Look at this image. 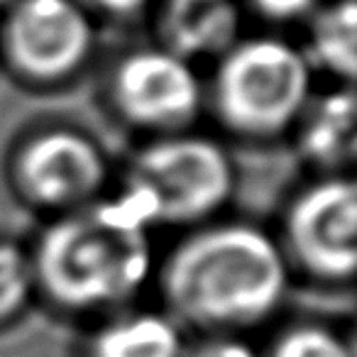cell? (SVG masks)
<instances>
[{"instance_id":"5bb4252c","label":"cell","mask_w":357,"mask_h":357,"mask_svg":"<svg viewBox=\"0 0 357 357\" xmlns=\"http://www.w3.org/2000/svg\"><path fill=\"white\" fill-rule=\"evenodd\" d=\"M267 357H352V350L331 328L318 323H296L279 333Z\"/></svg>"},{"instance_id":"30bf717a","label":"cell","mask_w":357,"mask_h":357,"mask_svg":"<svg viewBox=\"0 0 357 357\" xmlns=\"http://www.w3.org/2000/svg\"><path fill=\"white\" fill-rule=\"evenodd\" d=\"M240 17L233 0H164V50L186 61L225 54L235 45Z\"/></svg>"},{"instance_id":"2e32d148","label":"cell","mask_w":357,"mask_h":357,"mask_svg":"<svg viewBox=\"0 0 357 357\" xmlns=\"http://www.w3.org/2000/svg\"><path fill=\"white\" fill-rule=\"evenodd\" d=\"M252 6L262 15L272 17V20L289 22L313 13V8L318 6V0H252Z\"/></svg>"},{"instance_id":"277c9868","label":"cell","mask_w":357,"mask_h":357,"mask_svg":"<svg viewBox=\"0 0 357 357\" xmlns=\"http://www.w3.org/2000/svg\"><path fill=\"white\" fill-rule=\"evenodd\" d=\"M313 98L306 52L277 37L235 42L213 81V105L230 132L272 139L294 130Z\"/></svg>"},{"instance_id":"ac0fdd59","label":"cell","mask_w":357,"mask_h":357,"mask_svg":"<svg viewBox=\"0 0 357 357\" xmlns=\"http://www.w3.org/2000/svg\"><path fill=\"white\" fill-rule=\"evenodd\" d=\"M17 0H0V8H13Z\"/></svg>"},{"instance_id":"e0dca14e","label":"cell","mask_w":357,"mask_h":357,"mask_svg":"<svg viewBox=\"0 0 357 357\" xmlns=\"http://www.w3.org/2000/svg\"><path fill=\"white\" fill-rule=\"evenodd\" d=\"M91 3H96V6L103 8V10H108V13H118V15H125V13L139 10L142 6H147L149 0H91Z\"/></svg>"},{"instance_id":"9a60e30c","label":"cell","mask_w":357,"mask_h":357,"mask_svg":"<svg viewBox=\"0 0 357 357\" xmlns=\"http://www.w3.org/2000/svg\"><path fill=\"white\" fill-rule=\"evenodd\" d=\"M189 357H257V352L240 335H211Z\"/></svg>"},{"instance_id":"3957f363","label":"cell","mask_w":357,"mask_h":357,"mask_svg":"<svg viewBox=\"0 0 357 357\" xmlns=\"http://www.w3.org/2000/svg\"><path fill=\"white\" fill-rule=\"evenodd\" d=\"M235 169L223 144L194 132L154 137L132 157L123 196L152 225H201L233 196Z\"/></svg>"},{"instance_id":"9c48e42d","label":"cell","mask_w":357,"mask_h":357,"mask_svg":"<svg viewBox=\"0 0 357 357\" xmlns=\"http://www.w3.org/2000/svg\"><path fill=\"white\" fill-rule=\"evenodd\" d=\"M296 130L298 154L311 167L323 172V176L342 174L357 154V123L355 96L350 89H337L311 98Z\"/></svg>"},{"instance_id":"8fae6325","label":"cell","mask_w":357,"mask_h":357,"mask_svg":"<svg viewBox=\"0 0 357 357\" xmlns=\"http://www.w3.org/2000/svg\"><path fill=\"white\" fill-rule=\"evenodd\" d=\"M86 357H186V350L169 313L137 311L103 323L91 335Z\"/></svg>"},{"instance_id":"4fadbf2b","label":"cell","mask_w":357,"mask_h":357,"mask_svg":"<svg viewBox=\"0 0 357 357\" xmlns=\"http://www.w3.org/2000/svg\"><path fill=\"white\" fill-rule=\"evenodd\" d=\"M35 294L30 255L15 243L0 240V326L17 318Z\"/></svg>"},{"instance_id":"8992f818","label":"cell","mask_w":357,"mask_h":357,"mask_svg":"<svg viewBox=\"0 0 357 357\" xmlns=\"http://www.w3.org/2000/svg\"><path fill=\"white\" fill-rule=\"evenodd\" d=\"M105 178V154L74 130L35 135L13 157V184L20 199L56 215L98 199Z\"/></svg>"},{"instance_id":"6da1fadb","label":"cell","mask_w":357,"mask_h":357,"mask_svg":"<svg viewBox=\"0 0 357 357\" xmlns=\"http://www.w3.org/2000/svg\"><path fill=\"white\" fill-rule=\"evenodd\" d=\"M159 287L169 316L211 335H240L279 311L289 262L272 235L250 223L196 228L167 255Z\"/></svg>"},{"instance_id":"5b68a950","label":"cell","mask_w":357,"mask_h":357,"mask_svg":"<svg viewBox=\"0 0 357 357\" xmlns=\"http://www.w3.org/2000/svg\"><path fill=\"white\" fill-rule=\"evenodd\" d=\"M357 189L345 174L323 176L289 204L282 250L318 282H350L357 264Z\"/></svg>"},{"instance_id":"ba28073f","label":"cell","mask_w":357,"mask_h":357,"mask_svg":"<svg viewBox=\"0 0 357 357\" xmlns=\"http://www.w3.org/2000/svg\"><path fill=\"white\" fill-rule=\"evenodd\" d=\"M6 47L25 79L54 84L89 59L93 27L76 0H17L8 17Z\"/></svg>"},{"instance_id":"52a82bcc","label":"cell","mask_w":357,"mask_h":357,"mask_svg":"<svg viewBox=\"0 0 357 357\" xmlns=\"http://www.w3.org/2000/svg\"><path fill=\"white\" fill-rule=\"evenodd\" d=\"M113 103L125 123L157 137L186 132L204 103L191 61L169 50H144L120 61L113 76Z\"/></svg>"},{"instance_id":"7c38bea8","label":"cell","mask_w":357,"mask_h":357,"mask_svg":"<svg viewBox=\"0 0 357 357\" xmlns=\"http://www.w3.org/2000/svg\"><path fill=\"white\" fill-rule=\"evenodd\" d=\"M308 61L350 84L357 64V8L355 0H337L316 13L308 35Z\"/></svg>"},{"instance_id":"7a4b0ae2","label":"cell","mask_w":357,"mask_h":357,"mask_svg":"<svg viewBox=\"0 0 357 357\" xmlns=\"http://www.w3.org/2000/svg\"><path fill=\"white\" fill-rule=\"evenodd\" d=\"M35 291L66 313L130 301L154 269L152 225L123 194L59 213L30 252Z\"/></svg>"}]
</instances>
